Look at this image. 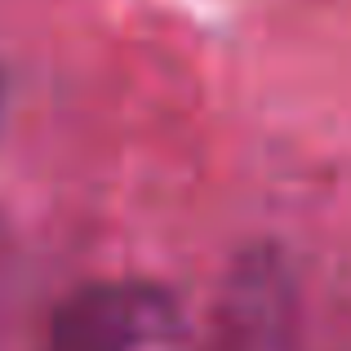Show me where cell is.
Returning a JSON list of instances; mask_svg holds the SVG:
<instances>
[{
  "label": "cell",
  "instance_id": "3957f363",
  "mask_svg": "<svg viewBox=\"0 0 351 351\" xmlns=\"http://www.w3.org/2000/svg\"><path fill=\"white\" fill-rule=\"evenodd\" d=\"M9 254H5V236H0V316H5V289H9Z\"/></svg>",
  "mask_w": 351,
  "mask_h": 351
},
{
  "label": "cell",
  "instance_id": "7a4b0ae2",
  "mask_svg": "<svg viewBox=\"0 0 351 351\" xmlns=\"http://www.w3.org/2000/svg\"><path fill=\"white\" fill-rule=\"evenodd\" d=\"M45 351H196V329L160 285L94 280L53 307Z\"/></svg>",
  "mask_w": 351,
  "mask_h": 351
},
{
  "label": "cell",
  "instance_id": "6da1fadb",
  "mask_svg": "<svg viewBox=\"0 0 351 351\" xmlns=\"http://www.w3.org/2000/svg\"><path fill=\"white\" fill-rule=\"evenodd\" d=\"M196 351H307L302 293L280 245H245L218 276Z\"/></svg>",
  "mask_w": 351,
  "mask_h": 351
}]
</instances>
